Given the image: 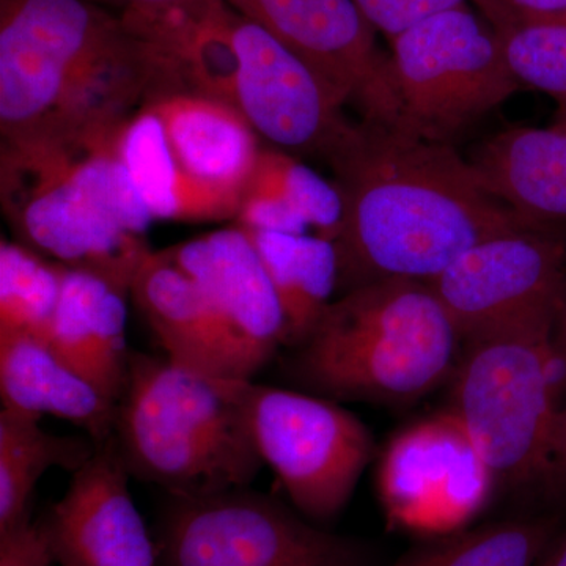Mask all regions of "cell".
Instances as JSON below:
<instances>
[{"mask_svg": "<svg viewBox=\"0 0 566 566\" xmlns=\"http://www.w3.org/2000/svg\"><path fill=\"white\" fill-rule=\"evenodd\" d=\"M0 397L2 408L76 424L98 446L114 436L117 403L36 335L0 331Z\"/></svg>", "mask_w": 566, "mask_h": 566, "instance_id": "cell-20", "label": "cell"}, {"mask_svg": "<svg viewBox=\"0 0 566 566\" xmlns=\"http://www.w3.org/2000/svg\"><path fill=\"white\" fill-rule=\"evenodd\" d=\"M524 17H566V0H488Z\"/></svg>", "mask_w": 566, "mask_h": 566, "instance_id": "cell-31", "label": "cell"}, {"mask_svg": "<svg viewBox=\"0 0 566 566\" xmlns=\"http://www.w3.org/2000/svg\"><path fill=\"white\" fill-rule=\"evenodd\" d=\"M248 188L277 196L319 237L334 241L344 216L340 192L297 156L263 148Z\"/></svg>", "mask_w": 566, "mask_h": 566, "instance_id": "cell-28", "label": "cell"}, {"mask_svg": "<svg viewBox=\"0 0 566 566\" xmlns=\"http://www.w3.org/2000/svg\"><path fill=\"white\" fill-rule=\"evenodd\" d=\"M363 11L365 20L376 32L387 40L415 28L416 24L442 13V11L464 6L468 0H354Z\"/></svg>", "mask_w": 566, "mask_h": 566, "instance_id": "cell-29", "label": "cell"}, {"mask_svg": "<svg viewBox=\"0 0 566 566\" xmlns=\"http://www.w3.org/2000/svg\"><path fill=\"white\" fill-rule=\"evenodd\" d=\"M326 161L344 203L338 296L390 279L430 282L480 241L532 226L452 144L403 126L352 125Z\"/></svg>", "mask_w": 566, "mask_h": 566, "instance_id": "cell-1", "label": "cell"}, {"mask_svg": "<svg viewBox=\"0 0 566 566\" xmlns=\"http://www.w3.org/2000/svg\"><path fill=\"white\" fill-rule=\"evenodd\" d=\"M0 199L21 243L70 268H84L132 286L151 251L123 230L71 172L61 133L36 128L2 139Z\"/></svg>", "mask_w": 566, "mask_h": 566, "instance_id": "cell-5", "label": "cell"}, {"mask_svg": "<svg viewBox=\"0 0 566 566\" xmlns=\"http://www.w3.org/2000/svg\"><path fill=\"white\" fill-rule=\"evenodd\" d=\"M118 155L153 221L212 222L237 218L240 205L193 180L175 158L163 122L140 107L122 125Z\"/></svg>", "mask_w": 566, "mask_h": 566, "instance_id": "cell-22", "label": "cell"}, {"mask_svg": "<svg viewBox=\"0 0 566 566\" xmlns=\"http://www.w3.org/2000/svg\"><path fill=\"white\" fill-rule=\"evenodd\" d=\"M234 107L273 148L326 159L353 123L345 99L318 71L234 11Z\"/></svg>", "mask_w": 566, "mask_h": 566, "instance_id": "cell-12", "label": "cell"}, {"mask_svg": "<svg viewBox=\"0 0 566 566\" xmlns=\"http://www.w3.org/2000/svg\"><path fill=\"white\" fill-rule=\"evenodd\" d=\"M199 285L218 322L238 378L252 379L289 344L281 301L262 256L240 226L169 249Z\"/></svg>", "mask_w": 566, "mask_h": 566, "instance_id": "cell-14", "label": "cell"}, {"mask_svg": "<svg viewBox=\"0 0 566 566\" xmlns=\"http://www.w3.org/2000/svg\"><path fill=\"white\" fill-rule=\"evenodd\" d=\"M461 338L566 305V232L526 226L480 241L427 282Z\"/></svg>", "mask_w": 566, "mask_h": 566, "instance_id": "cell-11", "label": "cell"}, {"mask_svg": "<svg viewBox=\"0 0 566 566\" xmlns=\"http://www.w3.org/2000/svg\"><path fill=\"white\" fill-rule=\"evenodd\" d=\"M122 28L120 14L91 0H0L2 139L46 122Z\"/></svg>", "mask_w": 566, "mask_h": 566, "instance_id": "cell-9", "label": "cell"}, {"mask_svg": "<svg viewBox=\"0 0 566 566\" xmlns=\"http://www.w3.org/2000/svg\"><path fill=\"white\" fill-rule=\"evenodd\" d=\"M389 61L401 126L449 144L523 88L493 29L468 3L390 41Z\"/></svg>", "mask_w": 566, "mask_h": 566, "instance_id": "cell-6", "label": "cell"}, {"mask_svg": "<svg viewBox=\"0 0 566 566\" xmlns=\"http://www.w3.org/2000/svg\"><path fill=\"white\" fill-rule=\"evenodd\" d=\"M469 163L486 191L524 221L566 232V123L506 128Z\"/></svg>", "mask_w": 566, "mask_h": 566, "instance_id": "cell-18", "label": "cell"}, {"mask_svg": "<svg viewBox=\"0 0 566 566\" xmlns=\"http://www.w3.org/2000/svg\"><path fill=\"white\" fill-rule=\"evenodd\" d=\"M66 264L22 243H0V331L46 338Z\"/></svg>", "mask_w": 566, "mask_h": 566, "instance_id": "cell-27", "label": "cell"}, {"mask_svg": "<svg viewBox=\"0 0 566 566\" xmlns=\"http://www.w3.org/2000/svg\"><path fill=\"white\" fill-rule=\"evenodd\" d=\"M270 32L363 114V120L401 126L389 55L354 0H226Z\"/></svg>", "mask_w": 566, "mask_h": 566, "instance_id": "cell-13", "label": "cell"}, {"mask_svg": "<svg viewBox=\"0 0 566 566\" xmlns=\"http://www.w3.org/2000/svg\"><path fill=\"white\" fill-rule=\"evenodd\" d=\"M562 311L535 312L463 340L449 409L495 488L566 491V416L551 376Z\"/></svg>", "mask_w": 566, "mask_h": 566, "instance_id": "cell-4", "label": "cell"}, {"mask_svg": "<svg viewBox=\"0 0 566 566\" xmlns=\"http://www.w3.org/2000/svg\"><path fill=\"white\" fill-rule=\"evenodd\" d=\"M501 44L521 87L545 93L566 122V17H524L488 0H472Z\"/></svg>", "mask_w": 566, "mask_h": 566, "instance_id": "cell-26", "label": "cell"}, {"mask_svg": "<svg viewBox=\"0 0 566 566\" xmlns=\"http://www.w3.org/2000/svg\"><path fill=\"white\" fill-rule=\"evenodd\" d=\"M132 297L169 359L202 374L238 378L210 305L169 249L145 255Z\"/></svg>", "mask_w": 566, "mask_h": 566, "instance_id": "cell-21", "label": "cell"}, {"mask_svg": "<svg viewBox=\"0 0 566 566\" xmlns=\"http://www.w3.org/2000/svg\"><path fill=\"white\" fill-rule=\"evenodd\" d=\"M128 283L66 266L61 300L46 338L55 353L117 403L132 353L126 345Z\"/></svg>", "mask_w": 566, "mask_h": 566, "instance_id": "cell-17", "label": "cell"}, {"mask_svg": "<svg viewBox=\"0 0 566 566\" xmlns=\"http://www.w3.org/2000/svg\"><path fill=\"white\" fill-rule=\"evenodd\" d=\"M40 420L10 408L0 411V532L29 520V504L44 472L77 471L98 447L88 436L48 433Z\"/></svg>", "mask_w": 566, "mask_h": 566, "instance_id": "cell-24", "label": "cell"}, {"mask_svg": "<svg viewBox=\"0 0 566 566\" xmlns=\"http://www.w3.org/2000/svg\"><path fill=\"white\" fill-rule=\"evenodd\" d=\"M252 385L166 354L133 352L114 427L128 471L175 497L251 485L263 465L252 433Z\"/></svg>", "mask_w": 566, "mask_h": 566, "instance_id": "cell-3", "label": "cell"}, {"mask_svg": "<svg viewBox=\"0 0 566 566\" xmlns=\"http://www.w3.org/2000/svg\"><path fill=\"white\" fill-rule=\"evenodd\" d=\"M376 488L387 520L403 531H461L495 490L471 439L450 409L398 431L379 458Z\"/></svg>", "mask_w": 566, "mask_h": 566, "instance_id": "cell-10", "label": "cell"}, {"mask_svg": "<svg viewBox=\"0 0 566 566\" xmlns=\"http://www.w3.org/2000/svg\"><path fill=\"white\" fill-rule=\"evenodd\" d=\"M145 107L163 122L182 169L240 205L263 150L244 115L232 104L197 95L163 96Z\"/></svg>", "mask_w": 566, "mask_h": 566, "instance_id": "cell-19", "label": "cell"}, {"mask_svg": "<svg viewBox=\"0 0 566 566\" xmlns=\"http://www.w3.org/2000/svg\"><path fill=\"white\" fill-rule=\"evenodd\" d=\"M96 6H102L106 9L109 7H118L122 11L129 9H137V7H156L167 6V3L180 2V0H91Z\"/></svg>", "mask_w": 566, "mask_h": 566, "instance_id": "cell-33", "label": "cell"}, {"mask_svg": "<svg viewBox=\"0 0 566 566\" xmlns=\"http://www.w3.org/2000/svg\"><path fill=\"white\" fill-rule=\"evenodd\" d=\"M564 123H566V122H564Z\"/></svg>", "mask_w": 566, "mask_h": 566, "instance_id": "cell-35", "label": "cell"}, {"mask_svg": "<svg viewBox=\"0 0 566 566\" xmlns=\"http://www.w3.org/2000/svg\"><path fill=\"white\" fill-rule=\"evenodd\" d=\"M114 436L73 472L65 495L41 524L61 566H158V547L129 493Z\"/></svg>", "mask_w": 566, "mask_h": 566, "instance_id": "cell-15", "label": "cell"}, {"mask_svg": "<svg viewBox=\"0 0 566 566\" xmlns=\"http://www.w3.org/2000/svg\"><path fill=\"white\" fill-rule=\"evenodd\" d=\"M245 232L262 256L281 301L289 329L286 346L293 348L315 329L334 301L338 289L337 249L334 241L319 234Z\"/></svg>", "mask_w": 566, "mask_h": 566, "instance_id": "cell-23", "label": "cell"}, {"mask_svg": "<svg viewBox=\"0 0 566 566\" xmlns=\"http://www.w3.org/2000/svg\"><path fill=\"white\" fill-rule=\"evenodd\" d=\"M41 524L22 521L0 532V566H57Z\"/></svg>", "mask_w": 566, "mask_h": 566, "instance_id": "cell-30", "label": "cell"}, {"mask_svg": "<svg viewBox=\"0 0 566 566\" xmlns=\"http://www.w3.org/2000/svg\"><path fill=\"white\" fill-rule=\"evenodd\" d=\"M251 423L263 464L301 515L322 524L344 512L375 453L363 420L331 398L253 382Z\"/></svg>", "mask_w": 566, "mask_h": 566, "instance_id": "cell-8", "label": "cell"}, {"mask_svg": "<svg viewBox=\"0 0 566 566\" xmlns=\"http://www.w3.org/2000/svg\"><path fill=\"white\" fill-rule=\"evenodd\" d=\"M147 46L153 85L147 103L197 95L234 106V10L226 0H180L120 13Z\"/></svg>", "mask_w": 566, "mask_h": 566, "instance_id": "cell-16", "label": "cell"}, {"mask_svg": "<svg viewBox=\"0 0 566 566\" xmlns=\"http://www.w3.org/2000/svg\"><path fill=\"white\" fill-rule=\"evenodd\" d=\"M558 535L551 517H521L436 536L390 566H534Z\"/></svg>", "mask_w": 566, "mask_h": 566, "instance_id": "cell-25", "label": "cell"}, {"mask_svg": "<svg viewBox=\"0 0 566 566\" xmlns=\"http://www.w3.org/2000/svg\"><path fill=\"white\" fill-rule=\"evenodd\" d=\"M557 327L558 331H560V333L564 334V337L566 338V305L564 307V311H562L560 316H558Z\"/></svg>", "mask_w": 566, "mask_h": 566, "instance_id": "cell-34", "label": "cell"}, {"mask_svg": "<svg viewBox=\"0 0 566 566\" xmlns=\"http://www.w3.org/2000/svg\"><path fill=\"white\" fill-rule=\"evenodd\" d=\"M359 542L323 531L248 488L170 495L158 546L161 566H370Z\"/></svg>", "mask_w": 566, "mask_h": 566, "instance_id": "cell-7", "label": "cell"}, {"mask_svg": "<svg viewBox=\"0 0 566 566\" xmlns=\"http://www.w3.org/2000/svg\"><path fill=\"white\" fill-rule=\"evenodd\" d=\"M534 566H566V534L557 535Z\"/></svg>", "mask_w": 566, "mask_h": 566, "instance_id": "cell-32", "label": "cell"}, {"mask_svg": "<svg viewBox=\"0 0 566 566\" xmlns=\"http://www.w3.org/2000/svg\"><path fill=\"white\" fill-rule=\"evenodd\" d=\"M463 338L427 282L368 283L340 294L293 346L290 381L334 401L411 405L455 374Z\"/></svg>", "mask_w": 566, "mask_h": 566, "instance_id": "cell-2", "label": "cell"}]
</instances>
